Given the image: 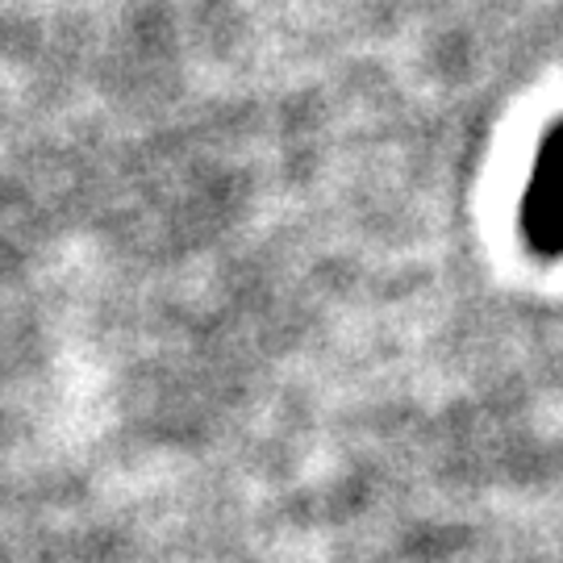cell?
Wrapping results in <instances>:
<instances>
[{
    "label": "cell",
    "mask_w": 563,
    "mask_h": 563,
    "mask_svg": "<svg viewBox=\"0 0 563 563\" xmlns=\"http://www.w3.org/2000/svg\"><path fill=\"white\" fill-rule=\"evenodd\" d=\"M522 230L534 251L563 255V125H555L539 146L522 201Z\"/></svg>",
    "instance_id": "1"
}]
</instances>
